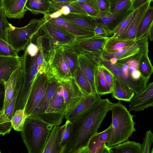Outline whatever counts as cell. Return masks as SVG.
I'll return each instance as SVG.
<instances>
[{
	"instance_id": "cell-1",
	"label": "cell",
	"mask_w": 153,
	"mask_h": 153,
	"mask_svg": "<svg viewBox=\"0 0 153 153\" xmlns=\"http://www.w3.org/2000/svg\"><path fill=\"white\" fill-rule=\"evenodd\" d=\"M111 103L108 98L101 99L87 114L72 122L64 153H87L88 142L97 132Z\"/></svg>"
},
{
	"instance_id": "cell-2",
	"label": "cell",
	"mask_w": 153,
	"mask_h": 153,
	"mask_svg": "<svg viewBox=\"0 0 153 153\" xmlns=\"http://www.w3.org/2000/svg\"><path fill=\"white\" fill-rule=\"evenodd\" d=\"M149 51L148 42L137 53L119 60L114 64H111L109 60L102 57L100 65L106 68L115 78L128 86L136 94L146 88L149 79L143 77L138 69L141 57Z\"/></svg>"
},
{
	"instance_id": "cell-3",
	"label": "cell",
	"mask_w": 153,
	"mask_h": 153,
	"mask_svg": "<svg viewBox=\"0 0 153 153\" xmlns=\"http://www.w3.org/2000/svg\"><path fill=\"white\" fill-rule=\"evenodd\" d=\"M54 126L40 118L28 116L20 131L23 142L29 153H42Z\"/></svg>"
},
{
	"instance_id": "cell-4",
	"label": "cell",
	"mask_w": 153,
	"mask_h": 153,
	"mask_svg": "<svg viewBox=\"0 0 153 153\" xmlns=\"http://www.w3.org/2000/svg\"><path fill=\"white\" fill-rule=\"evenodd\" d=\"M111 131L110 139L106 145L109 147L116 146L127 140L136 130L133 120L134 115H131L125 105L119 100L111 103Z\"/></svg>"
},
{
	"instance_id": "cell-5",
	"label": "cell",
	"mask_w": 153,
	"mask_h": 153,
	"mask_svg": "<svg viewBox=\"0 0 153 153\" xmlns=\"http://www.w3.org/2000/svg\"><path fill=\"white\" fill-rule=\"evenodd\" d=\"M47 65L45 72L59 82L69 80L72 78L61 46L49 45L45 53Z\"/></svg>"
},
{
	"instance_id": "cell-6",
	"label": "cell",
	"mask_w": 153,
	"mask_h": 153,
	"mask_svg": "<svg viewBox=\"0 0 153 153\" xmlns=\"http://www.w3.org/2000/svg\"><path fill=\"white\" fill-rule=\"evenodd\" d=\"M44 23L42 18L33 19L26 25L21 27L12 25L8 30L9 44L18 52L25 50L33 36L39 31Z\"/></svg>"
},
{
	"instance_id": "cell-7",
	"label": "cell",
	"mask_w": 153,
	"mask_h": 153,
	"mask_svg": "<svg viewBox=\"0 0 153 153\" xmlns=\"http://www.w3.org/2000/svg\"><path fill=\"white\" fill-rule=\"evenodd\" d=\"M22 56V68L24 72V78L22 90L16 102L15 111L24 108L33 84L38 73L36 60L37 55L31 57L25 49Z\"/></svg>"
},
{
	"instance_id": "cell-8",
	"label": "cell",
	"mask_w": 153,
	"mask_h": 153,
	"mask_svg": "<svg viewBox=\"0 0 153 153\" xmlns=\"http://www.w3.org/2000/svg\"><path fill=\"white\" fill-rule=\"evenodd\" d=\"M68 112V108L59 88L44 114L39 117L53 126H59Z\"/></svg>"
},
{
	"instance_id": "cell-9",
	"label": "cell",
	"mask_w": 153,
	"mask_h": 153,
	"mask_svg": "<svg viewBox=\"0 0 153 153\" xmlns=\"http://www.w3.org/2000/svg\"><path fill=\"white\" fill-rule=\"evenodd\" d=\"M48 83L47 75L45 72H38L34 80L24 107L27 116L30 115L42 98Z\"/></svg>"
},
{
	"instance_id": "cell-10",
	"label": "cell",
	"mask_w": 153,
	"mask_h": 153,
	"mask_svg": "<svg viewBox=\"0 0 153 153\" xmlns=\"http://www.w3.org/2000/svg\"><path fill=\"white\" fill-rule=\"evenodd\" d=\"M42 18L44 23L41 29L49 41V45L61 46L71 44L75 39L72 35Z\"/></svg>"
},
{
	"instance_id": "cell-11",
	"label": "cell",
	"mask_w": 153,
	"mask_h": 153,
	"mask_svg": "<svg viewBox=\"0 0 153 153\" xmlns=\"http://www.w3.org/2000/svg\"><path fill=\"white\" fill-rule=\"evenodd\" d=\"M152 1H148L133 11L132 15L127 26L118 37L124 39H136L140 23Z\"/></svg>"
},
{
	"instance_id": "cell-12",
	"label": "cell",
	"mask_w": 153,
	"mask_h": 153,
	"mask_svg": "<svg viewBox=\"0 0 153 153\" xmlns=\"http://www.w3.org/2000/svg\"><path fill=\"white\" fill-rule=\"evenodd\" d=\"M108 38L94 35L76 39L71 44L79 53L90 52L102 54Z\"/></svg>"
},
{
	"instance_id": "cell-13",
	"label": "cell",
	"mask_w": 153,
	"mask_h": 153,
	"mask_svg": "<svg viewBox=\"0 0 153 153\" xmlns=\"http://www.w3.org/2000/svg\"><path fill=\"white\" fill-rule=\"evenodd\" d=\"M59 82V89L68 111L85 95L82 93L73 77L69 80L62 81Z\"/></svg>"
},
{
	"instance_id": "cell-14",
	"label": "cell",
	"mask_w": 153,
	"mask_h": 153,
	"mask_svg": "<svg viewBox=\"0 0 153 153\" xmlns=\"http://www.w3.org/2000/svg\"><path fill=\"white\" fill-rule=\"evenodd\" d=\"M23 82L16 88L11 101L3 112H0V134L3 136L9 134L12 128L11 120L14 112L17 100L21 91Z\"/></svg>"
},
{
	"instance_id": "cell-15",
	"label": "cell",
	"mask_w": 153,
	"mask_h": 153,
	"mask_svg": "<svg viewBox=\"0 0 153 153\" xmlns=\"http://www.w3.org/2000/svg\"><path fill=\"white\" fill-rule=\"evenodd\" d=\"M101 98L92 94L83 97L65 117L66 120L72 122L83 116L89 112Z\"/></svg>"
},
{
	"instance_id": "cell-16",
	"label": "cell",
	"mask_w": 153,
	"mask_h": 153,
	"mask_svg": "<svg viewBox=\"0 0 153 153\" xmlns=\"http://www.w3.org/2000/svg\"><path fill=\"white\" fill-rule=\"evenodd\" d=\"M153 106V82H152L147 85L142 91L134 95L129 105V111H143Z\"/></svg>"
},
{
	"instance_id": "cell-17",
	"label": "cell",
	"mask_w": 153,
	"mask_h": 153,
	"mask_svg": "<svg viewBox=\"0 0 153 153\" xmlns=\"http://www.w3.org/2000/svg\"><path fill=\"white\" fill-rule=\"evenodd\" d=\"M132 11L131 8L114 13L99 12L96 16L90 17L95 23L105 25L114 32L123 19Z\"/></svg>"
},
{
	"instance_id": "cell-18",
	"label": "cell",
	"mask_w": 153,
	"mask_h": 153,
	"mask_svg": "<svg viewBox=\"0 0 153 153\" xmlns=\"http://www.w3.org/2000/svg\"><path fill=\"white\" fill-rule=\"evenodd\" d=\"M42 18L72 35L76 39L94 35V31L79 27L68 22L61 16L56 18H50L44 15Z\"/></svg>"
},
{
	"instance_id": "cell-19",
	"label": "cell",
	"mask_w": 153,
	"mask_h": 153,
	"mask_svg": "<svg viewBox=\"0 0 153 153\" xmlns=\"http://www.w3.org/2000/svg\"><path fill=\"white\" fill-rule=\"evenodd\" d=\"M48 83L46 91L41 101L29 116L39 117L42 115L49 102L60 87L59 81L56 78L48 76Z\"/></svg>"
},
{
	"instance_id": "cell-20",
	"label": "cell",
	"mask_w": 153,
	"mask_h": 153,
	"mask_svg": "<svg viewBox=\"0 0 153 153\" xmlns=\"http://www.w3.org/2000/svg\"><path fill=\"white\" fill-rule=\"evenodd\" d=\"M148 35L146 34L143 37L137 39L132 45L115 52L107 53L103 51L102 56L108 60L114 57H116L118 60L126 59L138 53L143 46L148 42Z\"/></svg>"
},
{
	"instance_id": "cell-21",
	"label": "cell",
	"mask_w": 153,
	"mask_h": 153,
	"mask_svg": "<svg viewBox=\"0 0 153 153\" xmlns=\"http://www.w3.org/2000/svg\"><path fill=\"white\" fill-rule=\"evenodd\" d=\"M22 56H0V82H5L13 73L22 67Z\"/></svg>"
},
{
	"instance_id": "cell-22",
	"label": "cell",
	"mask_w": 153,
	"mask_h": 153,
	"mask_svg": "<svg viewBox=\"0 0 153 153\" xmlns=\"http://www.w3.org/2000/svg\"><path fill=\"white\" fill-rule=\"evenodd\" d=\"M24 72L22 67L14 71L8 80L4 82L5 96L3 110L0 112H3L5 110L13 96L14 92L18 85L23 82Z\"/></svg>"
},
{
	"instance_id": "cell-23",
	"label": "cell",
	"mask_w": 153,
	"mask_h": 153,
	"mask_svg": "<svg viewBox=\"0 0 153 153\" xmlns=\"http://www.w3.org/2000/svg\"><path fill=\"white\" fill-rule=\"evenodd\" d=\"M49 2L50 7L46 15H49L57 12L61 15H66L69 13H74L88 16L81 7L79 4L76 1L65 2L53 1Z\"/></svg>"
},
{
	"instance_id": "cell-24",
	"label": "cell",
	"mask_w": 153,
	"mask_h": 153,
	"mask_svg": "<svg viewBox=\"0 0 153 153\" xmlns=\"http://www.w3.org/2000/svg\"><path fill=\"white\" fill-rule=\"evenodd\" d=\"M5 16L9 19H20L26 12L25 5L27 0H2Z\"/></svg>"
},
{
	"instance_id": "cell-25",
	"label": "cell",
	"mask_w": 153,
	"mask_h": 153,
	"mask_svg": "<svg viewBox=\"0 0 153 153\" xmlns=\"http://www.w3.org/2000/svg\"><path fill=\"white\" fill-rule=\"evenodd\" d=\"M79 66L86 76L91 85L92 94L101 98L97 93L95 83V70L96 65L84 55H78Z\"/></svg>"
},
{
	"instance_id": "cell-26",
	"label": "cell",
	"mask_w": 153,
	"mask_h": 153,
	"mask_svg": "<svg viewBox=\"0 0 153 153\" xmlns=\"http://www.w3.org/2000/svg\"><path fill=\"white\" fill-rule=\"evenodd\" d=\"M111 126L104 131L97 132L89 140L87 147V153H100L104 145L109 140L111 134Z\"/></svg>"
},
{
	"instance_id": "cell-27",
	"label": "cell",
	"mask_w": 153,
	"mask_h": 153,
	"mask_svg": "<svg viewBox=\"0 0 153 153\" xmlns=\"http://www.w3.org/2000/svg\"><path fill=\"white\" fill-rule=\"evenodd\" d=\"M61 16L68 22L79 27L93 31L97 24L87 15L69 13Z\"/></svg>"
},
{
	"instance_id": "cell-28",
	"label": "cell",
	"mask_w": 153,
	"mask_h": 153,
	"mask_svg": "<svg viewBox=\"0 0 153 153\" xmlns=\"http://www.w3.org/2000/svg\"><path fill=\"white\" fill-rule=\"evenodd\" d=\"M112 98L119 100L130 102L135 94L128 86L115 78L114 79Z\"/></svg>"
},
{
	"instance_id": "cell-29",
	"label": "cell",
	"mask_w": 153,
	"mask_h": 153,
	"mask_svg": "<svg viewBox=\"0 0 153 153\" xmlns=\"http://www.w3.org/2000/svg\"><path fill=\"white\" fill-rule=\"evenodd\" d=\"M61 46L71 76L74 77L79 67L78 55L79 53L71 44L61 45Z\"/></svg>"
},
{
	"instance_id": "cell-30",
	"label": "cell",
	"mask_w": 153,
	"mask_h": 153,
	"mask_svg": "<svg viewBox=\"0 0 153 153\" xmlns=\"http://www.w3.org/2000/svg\"><path fill=\"white\" fill-rule=\"evenodd\" d=\"M95 83L97 91L100 96L111 94V89L104 76L101 65H96L95 70Z\"/></svg>"
},
{
	"instance_id": "cell-31",
	"label": "cell",
	"mask_w": 153,
	"mask_h": 153,
	"mask_svg": "<svg viewBox=\"0 0 153 153\" xmlns=\"http://www.w3.org/2000/svg\"><path fill=\"white\" fill-rule=\"evenodd\" d=\"M136 40V39H124L111 36L108 38L103 51L107 53L115 52L132 45Z\"/></svg>"
},
{
	"instance_id": "cell-32",
	"label": "cell",
	"mask_w": 153,
	"mask_h": 153,
	"mask_svg": "<svg viewBox=\"0 0 153 153\" xmlns=\"http://www.w3.org/2000/svg\"><path fill=\"white\" fill-rule=\"evenodd\" d=\"M50 7L48 0H27L25 5V9L30 11L35 15H46Z\"/></svg>"
},
{
	"instance_id": "cell-33",
	"label": "cell",
	"mask_w": 153,
	"mask_h": 153,
	"mask_svg": "<svg viewBox=\"0 0 153 153\" xmlns=\"http://www.w3.org/2000/svg\"><path fill=\"white\" fill-rule=\"evenodd\" d=\"M141 146L140 143L127 140L109 148L111 153H141Z\"/></svg>"
},
{
	"instance_id": "cell-34",
	"label": "cell",
	"mask_w": 153,
	"mask_h": 153,
	"mask_svg": "<svg viewBox=\"0 0 153 153\" xmlns=\"http://www.w3.org/2000/svg\"><path fill=\"white\" fill-rule=\"evenodd\" d=\"M59 127V126H53L42 153H60L58 144V133Z\"/></svg>"
},
{
	"instance_id": "cell-35",
	"label": "cell",
	"mask_w": 153,
	"mask_h": 153,
	"mask_svg": "<svg viewBox=\"0 0 153 153\" xmlns=\"http://www.w3.org/2000/svg\"><path fill=\"white\" fill-rule=\"evenodd\" d=\"M153 24V9L150 5L140 23L136 35V39L141 38L146 35Z\"/></svg>"
},
{
	"instance_id": "cell-36",
	"label": "cell",
	"mask_w": 153,
	"mask_h": 153,
	"mask_svg": "<svg viewBox=\"0 0 153 153\" xmlns=\"http://www.w3.org/2000/svg\"><path fill=\"white\" fill-rule=\"evenodd\" d=\"M71 126L72 122L66 120L65 123L59 127L58 133V144L60 153H64L69 138Z\"/></svg>"
},
{
	"instance_id": "cell-37",
	"label": "cell",
	"mask_w": 153,
	"mask_h": 153,
	"mask_svg": "<svg viewBox=\"0 0 153 153\" xmlns=\"http://www.w3.org/2000/svg\"><path fill=\"white\" fill-rule=\"evenodd\" d=\"M43 37V36H39L36 37V45L39 49L36 60L38 72L42 71L45 72L47 65L46 54L44 52L42 42Z\"/></svg>"
},
{
	"instance_id": "cell-38",
	"label": "cell",
	"mask_w": 153,
	"mask_h": 153,
	"mask_svg": "<svg viewBox=\"0 0 153 153\" xmlns=\"http://www.w3.org/2000/svg\"><path fill=\"white\" fill-rule=\"evenodd\" d=\"M73 78L85 95L92 94L91 88L90 84L79 66L76 74Z\"/></svg>"
},
{
	"instance_id": "cell-39",
	"label": "cell",
	"mask_w": 153,
	"mask_h": 153,
	"mask_svg": "<svg viewBox=\"0 0 153 153\" xmlns=\"http://www.w3.org/2000/svg\"><path fill=\"white\" fill-rule=\"evenodd\" d=\"M27 117L24 108L15 110L11 121L12 128L17 131H22Z\"/></svg>"
},
{
	"instance_id": "cell-40",
	"label": "cell",
	"mask_w": 153,
	"mask_h": 153,
	"mask_svg": "<svg viewBox=\"0 0 153 153\" xmlns=\"http://www.w3.org/2000/svg\"><path fill=\"white\" fill-rule=\"evenodd\" d=\"M148 53L144 54L140 61L139 70L142 76L146 78H150L153 72V67L148 55Z\"/></svg>"
},
{
	"instance_id": "cell-41",
	"label": "cell",
	"mask_w": 153,
	"mask_h": 153,
	"mask_svg": "<svg viewBox=\"0 0 153 153\" xmlns=\"http://www.w3.org/2000/svg\"><path fill=\"white\" fill-rule=\"evenodd\" d=\"M109 12L114 13L126 9H131V0H109Z\"/></svg>"
},
{
	"instance_id": "cell-42",
	"label": "cell",
	"mask_w": 153,
	"mask_h": 153,
	"mask_svg": "<svg viewBox=\"0 0 153 153\" xmlns=\"http://www.w3.org/2000/svg\"><path fill=\"white\" fill-rule=\"evenodd\" d=\"M12 25L6 18L3 8H0V38L8 43V30Z\"/></svg>"
},
{
	"instance_id": "cell-43",
	"label": "cell",
	"mask_w": 153,
	"mask_h": 153,
	"mask_svg": "<svg viewBox=\"0 0 153 153\" xmlns=\"http://www.w3.org/2000/svg\"><path fill=\"white\" fill-rule=\"evenodd\" d=\"M79 4L90 16H95L99 12L94 0H87Z\"/></svg>"
},
{
	"instance_id": "cell-44",
	"label": "cell",
	"mask_w": 153,
	"mask_h": 153,
	"mask_svg": "<svg viewBox=\"0 0 153 153\" xmlns=\"http://www.w3.org/2000/svg\"><path fill=\"white\" fill-rule=\"evenodd\" d=\"M18 52L8 43L0 38V56L17 57Z\"/></svg>"
},
{
	"instance_id": "cell-45",
	"label": "cell",
	"mask_w": 153,
	"mask_h": 153,
	"mask_svg": "<svg viewBox=\"0 0 153 153\" xmlns=\"http://www.w3.org/2000/svg\"><path fill=\"white\" fill-rule=\"evenodd\" d=\"M94 35L103 38H109L112 36L114 32L111 30L105 25L97 24L94 30Z\"/></svg>"
},
{
	"instance_id": "cell-46",
	"label": "cell",
	"mask_w": 153,
	"mask_h": 153,
	"mask_svg": "<svg viewBox=\"0 0 153 153\" xmlns=\"http://www.w3.org/2000/svg\"><path fill=\"white\" fill-rule=\"evenodd\" d=\"M153 142V134L150 130L147 131L141 146V153H150Z\"/></svg>"
},
{
	"instance_id": "cell-47",
	"label": "cell",
	"mask_w": 153,
	"mask_h": 153,
	"mask_svg": "<svg viewBox=\"0 0 153 153\" xmlns=\"http://www.w3.org/2000/svg\"><path fill=\"white\" fill-rule=\"evenodd\" d=\"M133 11H131L126 16L115 29L112 36L117 37L121 33L128 24L132 15Z\"/></svg>"
},
{
	"instance_id": "cell-48",
	"label": "cell",
	"mask_w": 153,
	"mask_h": 153,
	"mask_svg": "<svg viewBox=\"0 0 153 153\" xmlns=\"http://www.w3.org/2000/svg\"><path fill=\"white\" fill-rule=\"evenodd\" d=\"M101 65L102 68L105 79L113 91L114 77L112 72L108 69L103 65Z\"/></svg>"
},
{
	"instance_id": "cell-49",
	"label": "cell",
	"mask_w": 153,
	"mask_h": 153,
	"mask_svg": "<svg viewBox=\"0 0 153 153\" xmlns=\"http://www.w3.org/2000/svg\"><path fill=\"white\" fill-rule=\"evenodd\" d=\"M94 1L96 4L99 12H109V0H94Z\"/></svg>"
},
{
	"instance_id": "cell-50",
	"label": "cell",
	"mask_w": 153,
	"mask_h": 153,
	"mask_svg": "<svg viewBox=\"0 0 153 153\" xmlns=\"http://www.w3.org/2000/svg\"><path fill=\"white\" fill-rule=\"evenodd\" d=\"M25 49L28 55L31 57L37 55L39 51V49L36 45L33 43L31 40L27 45Z\"/></svg>"
},
{
	"instance_id": "cell-51",
	"label": "cell",
	"mask_w": 153,
	"mask_h": 153,
	"mask_svg": "<svg viewBox=\"0 0 153 153\" xmlns=\"http://www.w3.org/2000/svg\"><path fill=\"white\" fill-rule=\"evenodd\" d=\"M5 86L4 82H0V112L3 109L4 103Z\"/></svg>"
},
{
	"instance_id": "cell-52",
	"label": "cell",
	"mask_w": 153,
	"mask_h": 153,
	"mask_svg": "<svg viewBox=\"0 0 153 153\" xmlns=\"http://www.w3.org/2000/svg\"><path fill=\"white\" fill-rule=\"evenodd\" d=\"M149 0H134L133 1L131 9L134 10Z\"/></svg>"
},
{
	"instance_id": "cell-53",
	"label": "cell",
	"mask_w": 153,
	"mask_h": 153,
	"mask_svg": "<svg viewBox=\"0 0 153 153\" xmlns=\"http://www.w3.org/2000/svg\"><path fill=\"white\" fill-rule=\"evenodd\" d=\"M146 35H148V39L152 41L153 39V24L150 27Z\"/></svg>"
},
{
	"instance_id": "cell-54",
	"label": "cell",
	"mask_w": 153,
	"mask_h": 153,
	"mask_svg": "<svg viewBox=\"0 0 153 153\" xmlns=\"http://www.w3.org/2000/svg\"><path fill=\"white\" fill-rule=\"evenodd\" d=\"M100 153H111V152L109 147L107 146L106 144H105Z\"/></svg>"
},
{
	"instance_id": "cell-55",
	"label": "cell",
	"mask_w": 153,
	"mask_h": 153,
	"mask_svg": "<svg viewBox=\"0 0 153 153\" xmlns=\"http://www.w3.org/2000/svg\"><path fill=\"white\" fill-rule=\"evenodd\" d=\"M49 1H53L58 2H68L69 1H76L77 0H48Z\"/></svg>"
},
{
	"instance_id": "cell-56",
	"label": "cell",
	"mask_w": 153,
	"mask_h": 153,
	"mask_svg": "<svg viewBox=\"0 0 153 153\" xmlns=\"http://www.w3.org/2000/svg\"><path fill=\"white\" fill-rule=\"evenodd\" d=\"M109 60L111 64H114L117 62L118 60L116 57H114L110 59Z\"/></svg>"
},
{
	"instance_id": "cell-57",
	"label": "cell",
	"mask_w": 153,
	"mask_h": 153,
	"mask_svg": "<svg viewBox=\"0 0 153 153\" xmlns=\"http://www.w3.org/2000/svg\"><path fill=\"white\" fill-rule=\"evenodd\" d=\"M87 0H77L76 1L78 4H79L81 2L86 1Z\"/></svg>"
},
{
	"instance_id": "cell-58",
	"label": "cell",
	"mask_w": 153,
	"mask_h": 153,
	"mask_svg": "<svg viewBox=\"0 0 153 153\" xmlns=\"http://www.w3.org/2000/svg\"><path fill=\"white\" fill-rule=\"evenodd\" d=\"M3 8V5L2 0H0V8Z\"/></svg>"
},
{
	"instance_id": "cell-59",
	"label": "cell",
	"mask_w": 153,
	"mask_h": 153,
	"mask_svg": "<svg viewBox=\"0 0 153 153\" xmlns=\"http://www.w3.org/2000/svg\"><path fill=\"white\" fill-rule=\"evenodd\" d=\"M131 0L132 1V2H133V1H134V0Z\"/></svg>"
},
{
	"instance_id": "cell-60",
	"label": "cell",
	"mask_w": 153,
	"mask_h": 153,
	"mask_svg": "<svg viewBox=\"0 0 153 153\" xmlns=\"http://www.w3.org/2000/svg\"><path fill=\"white\" fill-rule=\"evenodd\" d=\"M1 153V152L0 151V153Z\"/></svg>"
}]
</instances>
